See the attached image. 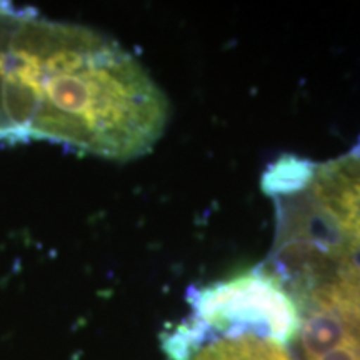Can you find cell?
I'll list each match as a JSON object with an SVG mask.
<instances>
[{"label": "cell", "instance_id": "6da1fadb", "mask_svg": "<svg viewBox=\"0 0 360 360\" xmlns=\"http://www.w3.org/2000/svg\"><path fill=\"white\" fill-rule=\"evenodd\" d=\"M8 96L20 141L109 160L148 154L169 122L164 92L122 45L29 7L12 32Z\"/></svg>", "mask_w": 360, "mask_h": 360}, {"label": "cell", "instance_id": "7a4b0ae2", "mask_svg": "<svg viewBox=\"0 0 360 360\" xmlns=\"http://www.w3.org/2000/svg\"><path fill=\"white\" fill-rule=\"evenodd\" d=\"M187 304V317L165 330L186 340L252 334L287 345L302 321L295 295L267 265L191 287Z\"/></svg>", "mask_w": 360, "mask_h": 360}, {"label": "cell", "instance_id": "3957f363", "mask_svg": "<svg viewBox=\"0 0 360 360\" xmlns=\"http://www.w3.org/2000/svg\"><path fill=\"white\" fill-rule=\"evenodd\" d=\"M299 340L307 360H360V269L345 265L302 295Z\"/></svg>", "mask_w": 360, "mask_h": 360}, {"label": "cell", "instance_id": "277c9868", "mask_svg": "<svg viewBox=\"0 0 360 360\" xmlns=\"http://www.w3.org/2000/svg\"><path fill=\"white\" fill-rule=\"evenodd\" d=\"M307 192L339 233L350 257L360 255V154L315 165Z\"/></svg>", "mask_w": 360, "mask_h": 360}, {"label": "cell", "instance_id": "5b68a950", "mask_svg": "<svg viewBox=\"0 0 360 360\" xmlns=\"http://www.w3.org/2000/svg\"><path fill=\"white\" fill-rule=\"evenodd\" d=\"M162 349L169 360H294L285 345L252 334L186 340L164 332Z\"/></svg>", "mask_w": 360, "mask_h": 360}, {"label": "cell", "instance_id": "8992f818", "mask_svg": "<svg viewBox=\"0 0 360 360\" xmlns=\"http://www.w3.org/2000/svg\"><path fill=\"white\" fill-rule=\"evenodd\" d=\"M315 165L310 160L297 155H282L269 165L262 177V188L267 195L278 197L294 195L305 191L312 180Z\"/></svg>", "mask_w": 360, "mask_h": 360}, {"label": "cell", "instance_id": "52a82bcc", "mask_svg": "<svg viewBox=\"0 0 360 360\" xmlns=\"http://www.w3.org/2000/svg\"><path fill=\"white\" fill-rule=\"evenodd\" d=\"M24 7L0 2V142H17L8 114V49Z\"/></svg>", "mask_w": 360, "mask_h": 360}]
</instances>
